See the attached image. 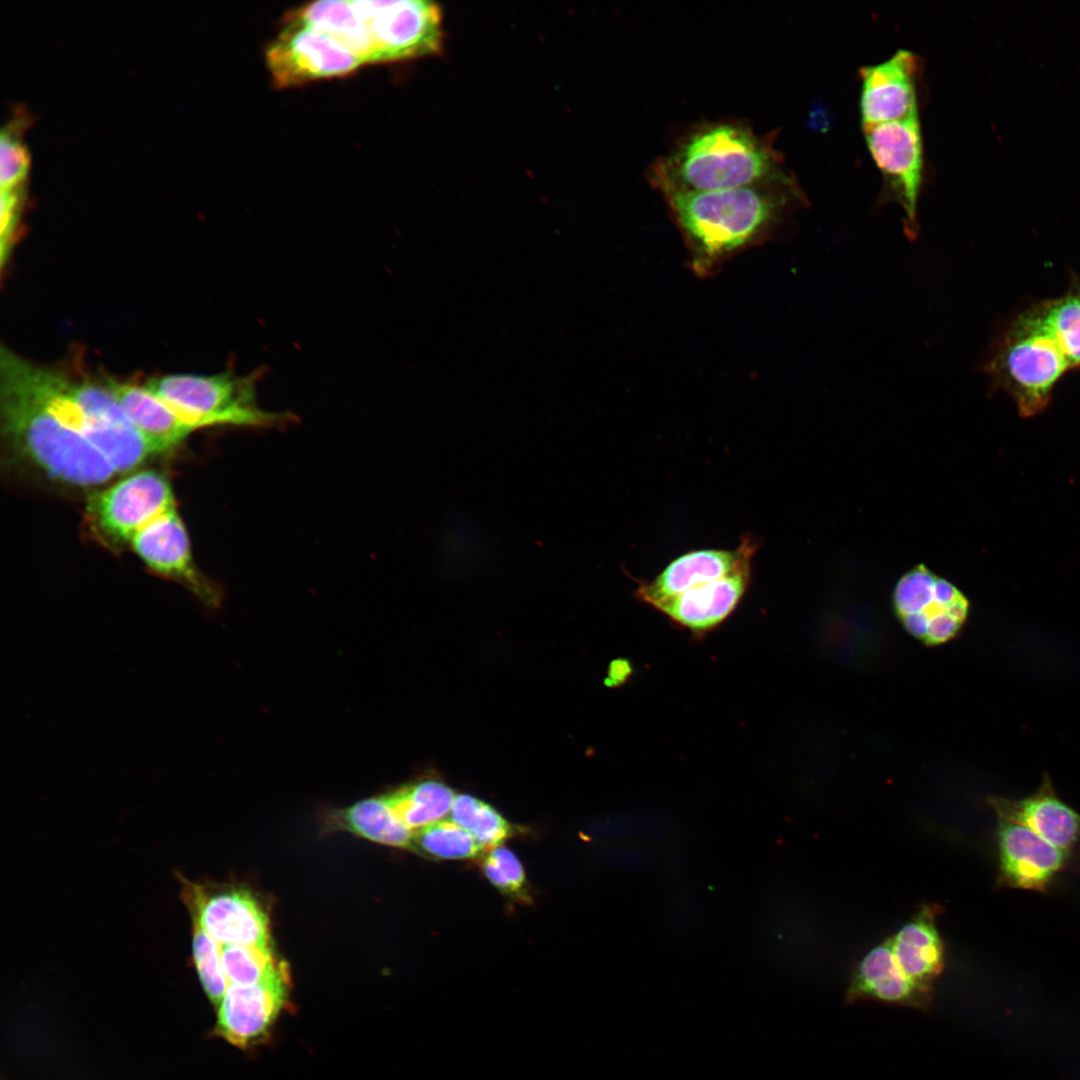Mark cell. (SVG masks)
Listing matches in <instances>:
<instances>
[{"instance_id": "1", "label": "cell", "mask_w": 1080, "mask_h": 1080, "mask_svg": "<svg viewBox=\"0 0 1080 1080\" xmlns=\"http://www.w3.org/2000/svg\"><path fill=\"white\" fill-rule=\"evenodd\" d=\"M687 252L689 268L711 277L740 253L776 240L803 200L785 171L751 185L663 194Z\"/></svg>"}, {"instance_id": "2", "label": "cell", "mask_w": 1080, "mask_h": 1080, "mask_svg": "<svg viewBox=\"0 0 1080 1080\" xmlns=\"http://www.w3.org/2000/svg\"><path fill=\"white\" fill-rule=\"evenodd\" d=\"M87 514L100 532L128 544L155 573L180 582L209 609L220 606L221 590L195 566L172 487L163 474L142 470L95 491L88 498Z\"/></svg>"}, {"instance_id": "3", "label": "cell", "mask_w": 1080, "mask_h": 1080, "mask_svg": "<svg viewBox=\"0 0 1080 1080\" xmlns=\"http://www.w3.org/2000/svg\"><path fill=\"white\" fill-rule=\"evenodd\" d=\"M2 435L10 451L48 479L74 487H97L117 473L91 443L62 424L24 381L2 347L0 357Z\"/></svg>"}, {"instance_id": "4", "label": "cell", "mask_w": 1080, "mask_h": 1080, "mask_svg": "<svg viewBox=\"0 0 1080 1080\" xmlns=\"http://www.w3.org/2000/svg\"><path fill=\"white\" fill-rule=\"evenodd\" d=\"M769 136L736 122L702 125L656 160L649 179L662 194L709 192L751 185L782 172Z\"/></svg>"}, {"instance_id": "5", "label": "cell", "mask_w": 1080, "mask_h": 1080, "mask_svg": "<svg viewBox=\"0 0 1080 1080\" xmlns=\"http://www.w3.org/2000/svg\"><path fill=\"white\" fill-rule=\"evenodd\" d=\"M1078 367L1074 348L1050 308L1039 303L1020 314L995 343L984 371L1030 417L1049 403L1056 382Z\"/></svg>"}, {"instance_id": "6", "label": "cell", "mask_w": 1080, "mask_h": 1080, "mask_svg": "<svg viewBox=\"0 0 1080 1080\" xmlns=\"http://www.w3.org/2000/svg\"><path fill=\"white\" fill-rule=\"evenodd\" d=\"M264 369L239 375L232 369L213 374H168L142 384L163 400L187 433L210 427L279 428L296 421L290 412L262 409L257 387Z\"/></svg>"}, {"instance_id": "7", "label": "cell", "mask_w": 1080, "mask_h": 1080, "mask_svg": "<svg viewBox=\"0 0 1080 1080\" xmlns=\"http://www.w3.org/2000/svg\"><path fill=\"white\" fill-rule=\"evenodd\" d=\"M11 355L16 369L47 409L69 430L95 446L117 475L131 472L167 452L163 443L140 430L116 429L89 416L65 390L61 372L36 365L12 351Z\"/></svg>"}, {"instance_id": "8", "label": "cell", "mask_w": 1080, "mask_h": 1080, "mask_svg": "<svg viewBox=\"0 0 1080 1080\" xmlns=\"http://www.w3.org/2000/svg\"><path fill=\"white\" fill-rule=\"evenodd\" d=\"M373 49V64L437 55L443 49L442 10L432 1L353 0Z\"/></svg>"}, {"instance_id": "9", "label": "cell", "mask_w": 1080, "mask_h": 1080, "mask_svg": "<svg viewBox=\"0 0 1080 1080\" xmlns=\"http://www.w3.org/2000/svg\"><path fill=\"white\" fill-rule=\"evenodd\" d=\"M892 603L904 629L929 646L955 638L969 613L965 595L922 564L908 570L898 580Z\"/></svg>"}, {"instance_id": "10", "label": "cell", "mask_w": 1080, "mask_h": 1080, "mask_svg": "<svg viewBox=\"0 0 1080 1080\" xmlns=\"http://www.w3.org/2000/svg\"><path fill=\"white\" fill-rule=\"evenodd\" d=\"M863 130L869 153L904 212L905 235L916 240L923 164L919 115L863 126Z\"/></svg>"}, {"instance_id": "11", "label": "cell", "mask_w": 1080, "mask_h": 1080, "mask_svg": "<svg viewBox=\"0 0 1080 1080\" xmlns=\"http://www.w3.org/2000/svg\"><path fill=\"white\" fill-rule=\"evenodd\" d=\"M265 63L276 88L343 77L363 63L333 39L307 27L282 24L265 48Z\"/></svg>"}, {"instance_id": "12", "label": "cell", "mask_w": 1080, "mask_h": 1080, "mask_svg": "<svg viewBox=\"0 0 1080 1080\" xmlns=\"http://www.w3.org/2000/svg\"><path fill=\"white\" fill-rule=\"evenodd\" d=\"M179 877L181 897L192 921L220 945H270L269 918L250 892L233 887L209 889Z\"/></svg>"}, {"instance_id": "13", "label": "cell", "mask_w": 1080, "mask_h": 1080, "mask_svg": "<svg viewBox=\"0 0 1080 1080\" xmlns=\"http://www.w3.org/2000/svg\"><path fill=\"white\" fill-rule=\"evenodd\" d=\"M287 967L250 985L229 984L217 1007L214 1034L241 1048H250L269 1034L289 996Z\"/></svg>"}, {"instance_id": "14", "label": "cell", "mask_w": 1080, "mask_h": 1080, "mask_svg": "<svg viewBox=\"0 0 1080 1080\" xmlns=\"http://www.w3.org/2000/svg\"><path fill=\"white\" fill-rule=\"evenodd\" d=\"M996 843L1001 887L1046 893L1069 864L1070 854L1013 822L998 819Z\"/></svg>"}, {"instance_id": "15", "label": "cell", "mask_w": 1080, "mask_h": 1080, "mask_svg": "<svg viewBox=\"0 0 1080 1080\" xmlns=\"http://www.w3.org/2000/svg\"><path fill=\"white\" fill-rule=\"evenodd\" d=\"M917 57L900 49L889 59L860 71V115L863 126L903 120L918 115Z\"/></svg>"}, {"instance_id": "16", "label": "cell", "mask_w": 1080, "mask_h": 1080, "mask_svg": "<svg viewBox=\"0 0 1080 1080\" xmlns=\"http://www.w3.org/2000/svg\"><path fill=\"white\" fill-rule=\"evenodd\" d=\"M987 802L997 819L1022 825L1070 855L1080 844V813L1058 796L1047 774L1027 797L990 796Z\"/></svg>"}, {"instance_id": "17", "label": "cell", "mask_w": 1080, "mask_h": 1080, "mask_svg": "<svg viewBox=\"0 0 1080 1080\" xmlns=\"http://www.w3.org/2000/svg\"><path fill=\"white\" fill-rule=\"evenodd\" d=\"M750 554L728 575L668 597L652 606L694 634L721 624L737 607L751 579Z\"/></svg>"}, {"instance_id": "18", "label": "cell", "mask_w": 1080, "mask_h": 1080, "mask_svg": "<svg viewBox=\"0 0 1080 1080\" xmlns=\"http://www.w3.org/2000/svg\"><path fill=\"white\" fill-rule=\"evenodd\" d=\"M862 999L927 1009L932 990L931 986L914 981L903 971L889 938L873 948L854 970L846 1001Z\"/></svg>"}, {"instance_id": "19", "label": "cell", "mask_w": 1080, "mask_h": 1080, "mask_svg": "<svg viewBox=\"0 0 1080 1080\" xmlns=\"http://www.w3.org/2000/svg\"><path fill=\"white\" fill-rule=\"evenodd\" d=\"M756 550V543L746 537L735 550L703 549L685 553L670 562L652 581L641 584L637 595L640 600L652 606L658 601L728 575Z\"/></svg>"}, {"instance_id": "20", "label": "cell", "mask_w": 1080, "mask_h": 1080, "mask_svg": "<svg viewBox=\"0 0 1080 1080\" xmlns=\"http://www.w3.org/2000/svg\"><path fill=\"white\" fill-rule=\"evenodd\" d=\"M282 23L321 33L355 55L363 65L373 64L372 45L353 0L311 2L288 11Z\"/></svg>"}, {"instance_id": "21", "label": "cell", "mask_w": 1080, "mask_h": 1080, "mask_svg": "<svg viewBox=\"0 0 1080 1080\" xmlns=\"http://www.w3.org/2000/svg\"><path fill=\"white\" fill-rule=\"evenodd\" d=\"M938 912V906L923 905L890 938L893 953L903 971L914 981L928 986L944 967L943 943L936 927Z\"/></svg>"}, {"instance_id": "22", "label": "cell", "mask_w": 1080, "mask_h": 1080, "mask_svg": "<svg viewBox=\"0 0 1080 1080\" xmlns=\"http://www.w3.org/2000/svg\"><path fill=\"white\" fill-rule=\"evenodd\" d=\"M327 819L333 829L379 844L413 850L414 831L402 822L382 795L332 810Z\"/></svg>"}, {"instance_id": "23", "label": "cell", "mask_w": 1080, "mask_h": 1080, "mask_svg": "<svg viewBox=\"0 0 1080 1080\" xmlns=\"http://www.w3.org/2000/svg\"><path fill=\"white\" fill-rule=\"evenodd\" d=\"M402 822L416 831L442 820L455 799L453 790L434 779H422L382 794Z\"/></svg>"}, {"instance_id": "24", "label": "cell", "mask_w": 1080, "mask_h": 1080, "mask_svg": "<svg viewBox=\"0 0 1080 1080\" xmlns=\"http://www.w3.org/2000/svg\"><path fill=\"white\" fill-rule=\"evenodd\" d=\"M450 818L469 832L482 849L500 846L514 832L496 809L466 794L455 797Z\"/></svg>"}, {"instance_id": "25", "label": "cell", "mask_w": 1080, "mask_h": 1080, "mask_svg": "<svg viewBox=\"0 0 1080 1080\" xmlns=\"http://www.w3.org/2000/svg\"><path fill=\"white\" fill-rule=\"evenodd\" d=\"M220 954L229 984H255L286 968L271 945H220Z\"/></svg>"}, {"instance_id": "26", "label": "cell", "mask_w": 1080, "mask_h": 1080, "mask_svg": "<svg viewBox=\"0 0 1080 1080\" xmlns=\"http://www.w3.org/2000/svg\"><path fill=\"white\" fill-rule=\"evenodd\" d=\"M413 850L438 859L472 858L482 850L473 836L452 820H440L414 831Z\"/></svg>"}, {"instance_id": "27", "label": "cell", "mask_w": 1080, "mask_h": 1080, "mask_svg": "<svg viewBox=\"0 0 1080 1080\" xmlns=\"http://www.w3.org/2000/svg\"><path fill=\"white\" fill-rule=\"evenodd\" d=\"M192 930L193 963L204 992L217 1008L229 985L222 966L220 944L195 921H192Z\"/></svg>"}, {"instance_id": "28", "label": "cell", "mask_w": 1080, "mask_h": 1080, "mask_svg": "<svg viewBox=\"0 0 1080 1080\" xmlns=\"http://www.w3.org/2000/svg\"><path fill=\"white\" fill-rule=\"evenodd\" d=\"M482 870L487 879L505 895L519 900H528L523 866L508 848L497 846L489 849L483 858Z\"/></svg>"}, {"instance_id": "29", "label": "cell", "mask_w": 1080, "mask_h": 1080, "mask_svg": "<svg viewBox=\"0 0 1080 1080\" xmlns=\"http://www.w3.org/2000/svg\"><path fill=\"white\" fill-rule=\"evenodd\" d=\"M18 125L7 124L0 135V184L12 188L24 184L30 157L18 134Z\"/></svg>"}, {"instance_id": "30", "label": "cell", "mask_w": 1080, "mask_h": 1080, "mask_svg": "<svg viewBox=\"0 0 1080 1080\" xmlns=\"http://www.w3.org/2000/svg\"><path fill=\"white\" fill-rule=\"evenodd\" d=\"M23 196L24 184L12 188H1L0 258L2 267L6 264L12 250Z\"/></svg>"}]
</instances>
